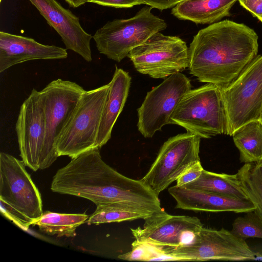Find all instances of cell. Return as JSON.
<instances>
[{
	"label": "cell",
	"instance_id": "20",
	"mask_svg": "<svg viewBox=\"0 0 262 262\" xmlns=\"http://www.w3.org/2000/svg\"><path fill=\"white\" fill-rule=\"evenodd\" d=\"M183 187L220 194L241 200H249L242 187L236 173H218L204 169L197 179Z\"/></svg>",
	"mask_w": 262,
	"mask_h": 262
},
{
	"label": "cell",
	"instance_id": "9",
	"mask_svg": "<svg viewBox=\"0 0 262 262\" xmlns=\"http://www.w3.org/2000/svg\"><path fill=\"white\" fill-rule=\"evenodd\" d=\"M84 91L76 82L61 79L52 81L39 91L45 117L43 160L46 168L59 157L56 149L57 139Z\"/></svg>",
	"mask_w": 262,
	"mask_h": 262
},
{
	"label": "cell",
	"instance_id": "23",
	"mask_svg": "<svg viewBox=\"0 0 262 262\" xmlns=\"http://www.w3.org/2000/svg\"><path fill=\"white\" fill-rule=\"evenodd\" d=\"M150 212L121 203H110L96 206L94 212L89 216L88 224L98 225L103 223L132 221L150 216Z\"/></svg>",
	"mask_w": 262,
	"mask_h": 262
},
{
	"label": "cell",
	"instance_id": "1",
	"mask_svg": "<svg viewBox=\"0 0 262 262\" xmlns=\"http://www.w3.org/2000/svg\"><path fill=\"white\" fill-rule=\"evenodd\" d=\"M51 189L88 199L96 206L121 203L152 213L164 210L159 194L142 179L128 178L108 165L99 148L71 158L53 176Z\"/></svg>",
	"mask_w": 262,
	"mask_h": 262
},
{
	"label": "cell",
	"instance_id": "18",
	"mask_svg": "<svg viewBox=\"0 0 262 262\" xmlns=\"http://www.w3.org/2000/svg\"><path fill=\"white\" fill-rule=\"evenodd\" d=\"M128 72L116 67L99 127L96 145L101 148L110 140L113 128L126 102L130 86Z\"/></svg>",
	"mask_w": 262,
	"mask_h": 262
},
{
	"label": "cell",
	"instance_id": "32",
	"mask_svg": "<svg viewBox=\"0 0 262 262\" xmlns=\"http://www.w3.org/2000/svg\"><path fill=\"white\" fill-rule=\"evenodd\" d=\"M252 260L262 261V254L259 252H255L254 257Z\"/></svg>",
	"mask_w": 262,
	"mask_h": 262
},
{
	"label": "cell",
	"instance_id": "24",
	"mask_svg": "<svg viewBox=\"0 0 262 262\" xmlns=\"http://www.w3.org/2000/svg\"><path fill=\"white\" fill-rule=\"evenodd\" d=\"M242 187L262 220V162L245 163L236 173Z\"/></svg>",
	"mask_w": 262,
	"mask_h": 262
},
{
	"label": "cell",
	"instance_id": "31",
	"mask_svg": "<svg viewBox=\"0 0 262 262\" xmlns=\"http://www.w3.org/2000/svg\"><path fill=\"white\" fill-rule=\"evenodd\" d=\"M69 5L74 8H77L87 2V0H65Z\"/></svg>",
	"mask_w": 262,
	"mask_h": 262
},
{
	"label": "cell",
	"instance_id": "21",
	"mask_svg": "<svg viewBox=\"0 0 262 262\" xmlns=\"http://www.w3.org/2000/svg\"><path fill=\"white\" fill-rule=\"evenodd\" d=\"M233 142L239 151V160L245 163L262 162V122L250 121L233 133Z\"/></svg>",
	"mask_w": 262,
	"mask_h": 262
},
{
	"label": "cell",
	"instance_id": "13",
	"mask_svg": "<svg viewBox=\"0 0 262 262\" xmlns=\"http://www.w3.org/2000/svg\"><path fill=\"white\" fill-rule=\"evenodd\" d=\"M15 129L20 156L25 165L34 171L46 169L45 117L39 91L33 89L22 104Z\"/></svg>",
	"mask_w": 262,
	"mask_h": 262
},
{
	"label": "cell",
	"instance_id": "8",
	"mask_svg": "<svg viewBox=\"0 0 262 262\" xmlns=\"http://www.w3.org/2000/svg\"><path fill=\"white\" fill-rule=\"evenodd\" d=\"M136 70L151 78L165 79L189 66V48L178 36L156 33L130 51Z\"/></svg>",
	"mask_w": 262,
	"mask_h": 262
},
{
	"label": "cell",
	"instance_id": "3",
	"mask_svg": "<svg viewBox=\"0 0 262 262\" xmlns=\"http://www.w3.org/2000/svg\"><path fill=\"white\" fill-rule=\"evenodd\" d=\"M169 124L178 125L201 138L227 135L221 89L207 83L186 92L171 114Z\"/></svg>",
	"mask_w": 262,
	"mask_h": 262
},
{
	"label": "cell",
	"instance_id": "16",
	"mask_svg": "<svg viewBox=\"0 0 262 262\" xmlns=\"http://www.w3.org/2000/svg\"><path fill=\"white\" fill-rule=\"evenodd\" d=\"M67 49L45 45L34 39L0 32V73L15 64L37 59H63Z\"/></svg>",
	"mask_w": 262,
	"mask_h": 262
},
{
	"label": "cell",
	"instance_id": "17",
	"mask_svg": "<svg viewBox=\"0 0 262 262\" xmlns=\"http://www.w3.org/2000/svg\"><path fill=\"white\" fill-rule=\"evenodd\" d=\"M175 200V208L186 210L208 212L233 211L246 213L254 210L250 200H241L220 194L188 189L176 185L168 189Z\"/></svg>",
	"mask_w": 262,
	"mask_h": 262
},
{
	"label": "cell",
	"instance_id": "7",
	"mask_svg": "<svg viewBox=\"0 0 262 262\" xmlns=\"http://www.w3.org/2000/svg\"><path fill=\"white\" fill-rule=\"evenodd\" d=\"M173 261L252 260L255 252L245 240L224 228L220 230L203 227L187 244L162 248Z\"/></svg>",
	"mask_w": 262,
	"mask_h": 262
},
{
	"label": "cell",
	"instance_id": "10",
	"mask_svg": "<svg viewBox=\"0 0 262 262\" xmlns=\"http://www.w3.org/2000/svg\"><path fill=\"white\" fill-rule=\"evenodd\" d=\"M200 142L199 136L188 132L169 138L142 180L159 194L188 168L200 161Z\"/></svg>",
	"mask_w": 262,
	"mask_h": 262
},
{
	"label": "cell",
	"instance_id": "27",
	"mask_svg": "<svg viewBox=\"0 0 262 262\" xmlns=\"http://www.w3.org/2000/svg\"><path fill=\"white\" fill-rule=\"evenodd\" d=\"M0 204L1 213L17 226L27 230L31 225V223L28 219L4 202L0 201Z\"/></svg>",
	"mask_w": 262,
	"mask_h": 262
},
{
	"label": "cell",
	"instance_id": "37",
	"mask_svg": "<svg viewBox=\"0 0 262 262\" xmlns=\"http://www.w3.org/2000/svg\"><path fill=\"white\" fill-rule=\"evenodd\" d=\"M261 1H262V0H260Z\"/></svg>",
	"mask_w": 262,
	"mask_h": 262
},
{
	"label": "cell",
	"instance_id": "2",
	"mask_svg": "<svg viewBox=\"0 0 262 262\" xmlns=\"http://www.w3.org/2000/svg\"><path fill=\"white\" fill-rule=\"evenodd\" d=\"M258 36L249 27L225 20L200 30L189 48L190 73L223 89L257 56Z\"/></svg>",
	"mask_w": 262,
	"mask_h": 262
},
{
	"label": "cell",
	"instance_id": "12",
	"mask_svg": "<svg viewBox=\"0 0 262 262\" xmlns=\"http://www.w3.org/2000/svg\"><path fill=\"white\" fill-rule=\"evenodd\" d=\"M190 80L181 72L174 74L148 92L138 108L137 127L145 138H151L165 125L177 104L191 89Z\"/></svg>",
	"mask_w": 262,
	"mask_h": 262
},
{
	"label": "cell",
	"instance_id": "36",
	"mask_svg": "<svg viewBox=\"0 0 262 262\" xmlns=\"http://www.w3.org/2000/svg\"><path fill=\"white\" fill-rule=\"evenodd\" d=\"M183 1H185V0H183Z\"/></svg>",
	"mask_w": 262,
	"mask_h": 262
},
{
	"label": "cell",
	"instance_id": "19",
	"mask_svg": "<svg viewBox=\"0 0 262 262\" xmlns=\"http://www.w3.org/2000/svg\"><path fill=\"white\" fill-rule=\"evenodd\" d=\"M238 0H185L173 7L177 18L196 24H211L230 15V10Z\"/></svg>",
	"mask_w": 262,
	"mask_h": 262
},
{
	"label": "cell",
	"instance_id": "6",
	"mask_svg": "<svg viewBox=\"0 0 262 262\" xmlns=\"http://www.w3.org/2000/svg\"><path fill=\"white\" fill-rule=\"evenodd\" d=\"M226 111L227 135L253 120L262 112V55H257L229 85L221 89Z\"/></svg>",
	"mask_w": 262,
	"mask_h": 262
},
{
	"label": "cell",
	"instance_id": "4",
	"mask_svg": "<svg viewBox=\"0 0 262 262\" xmlns=\"http://www.w3.org/2000/svg\"><path fill=\"white\" fill-rule=\"evenodd\" d=\"M152 8L145 6L129 18L108 21L98 29L93 38L99 52L119 62L153 34L164 30L166 21L154 15Z\"/></svg>",
	"mask_w": 262,
	"mask_h": 262
},
{
	"label": "cell",
	"instance_id": "34",
	"mask_svg": "<svg viewBox=\"0 0 262 262\" xmlns=\"http://www.w3.org/2000/svg\"><path fill=\"white\" fill-rule=\"evenodd\" d=\"M260 121L262 122V112L260 116Z\"/></svg>",
	"mask_w": 262,
	"mask_h": 262
},
{
	"label": "cell",
	"instance_id": "14",
	"mask_svg": "<svg viewBox=\"0 0 262 262\" xmlns=\"http://www.w3.org/2000/svg\"><path fill=\"white\" fill-rule=\"evenodd\" d=\"M143 227L131 228L136 240L158 247H177L189 243L203 225L196 216L173 215L164 210L146 219Z\"/></svg>",
	"mask_w": 262,
	"mask_h": 262
},
{
	"label": "cell",
	"instance_id": "5",
	"mask_svg": "<svg viewBox=\"0 0 262 262\" xmlns=\"http://www.w3.org/2000/svg\"><path fill=\"white\" fill-rule=\"evenodd\" d=\"M110 83L85 91L56 142L59 157L73 158L98 148L97 138Z\"/></svg>",
	"mask_w": 262,
	"mask_h": 262
},
{
	"label": "cell",
	"instance_id": "22",
	"mask_svg": "<svg viewBox=\"0 0 262 262\" xmlns=\"http://www.w3.org/2000/svg\"><path fill=\"white\" fill-rule=\"evenodd\" d=\"M89 216L85 213H61L46 211L34 221L32 225H36L42 232L57 237H74L76 229L86 223Z\"/></svg>",
	"mask_w": 262,
	"mask_h": 262
},
{
	"label": "cell",
	"instance_id": "25",
	"mask_svg": "<svg viewBox=\"0 0 262 262\" xmlns=\"http://www.w3.org/2000/svg\"><path fill=\"white\" fill-rule=\"evenodd\" d=\"M231 232L246 240L249 238H262V220L254 210L237 217L232 224Z\"/></svg>",
	"mask_w": 262,
	"mask_h": 262
},
{
	"label": "cell",
	"instance_id": "26",
	"mask_svg": "<svg viewBox=\"0 0 262 262\" xmlns=\"http://www.w3.org/2000/svg\"><path fill=\"white\" fill-rule=\"evenodd\" d=\"M118 258L126 260L172 261V258L164 252L162 248L135 240L132 244V250L120 255Z\"/></svg>",
	"mask_w": 262,
	"mask_h": 262
},
{
	"label": "cell",
	"instance_id": "35",
	"mask_svg": "<svg viewBox=\"0 0 262 262\" xmlns=\"http://www.w3.org/2000/svg\"><path fill=\"white\" fill-rule=\"evenodd\" d=\"M2 0H0V2H2Z\"/></svg>",
	"mask_w": 262,
	"mask_h": 262
},
{
	"label": "cell",
	"instance_id": "15",
	"mask_svg": "<svg viewBox=\"0 0 262 262\" xmlns=\"http://www.w3.org/2000/svg\"><path fill=\"white\" fill-rule=\"evenodd\" d=\"M61 37L67 50H72L85 60H92L91 40L93 36L81 27L79 18L56 0H29Z\"/></svg>",
	"mask_w": 262,
	"mask_h": 262
},
{
	"label": "cell",
	"instance_id": "30",
	"mask_svg": "<svg viewBox=\"0 0 262 262\" xmlns=\"http://www.w3.org/2000/svg\"><path fill=\"white\" fill-rule=\"evenodd\" d=\"M183 0H143L145 4L152 8L163 10L174 7Z\"/></svg>",
	"mask_w": 262,
	"mask_h": 262
},
{
	"label": "cell",
	"instance_id": "33",
	"mask_svg": "<svg viewBox=\"0 0 262 262\" xmlns=\"http://www.w3.org/2000/svg\"><path fill=\"white\" fill-rule=\"evenodd\" d=\"M258 19L262 23V16L258 18Z\"/></svg>",
	"mask_w": 262,
	"mask_h": 262
},
{
	"label": "cell",
	"instance_id": "29",
	"mask_svg": "<svg viewBox=\"0 0 262 262\" xmlns=\"http://www.w3.org/2000/svg\"><path fill=\"white\" fill-rule=\"evenodd\" d=\"M87 2L115 8H128L145 4L143 0H87Z\"/></svg>",
	"mask_w": 262,
	"mask_h": 262
},
{
	"label": "cell",
	"instance_id": "11",
	"mask_svg": "<svg viewBox=\"0 0 262 262\" xmlns=\"http://www.w3.org/2000/svg\"><path fill=\"white\" fill-rule=\"evenodd\" d=\"M13 156L0 154V201L19 212L31 223L43 213L41 195L25 168Z\"/></svg>",
	"mask_w": 262,
	"mask_h": 262
},
{
	"label": "cell",
	"instance_id": "28",
	"mask_svg": "<svg viewBox=\"0 0 262 262\" xmlns=\"http://www.w3.org/2000/svg\"><path fill=\"white\" fill-rule=\"evenodd\" d=\"M204 168L200 161L196 162L188 168L176 180L177 187H183L195 180L201 174Z\"/></svg>",
	"mask_w": 262,
	"mask_h": 262
}]
</instances>
